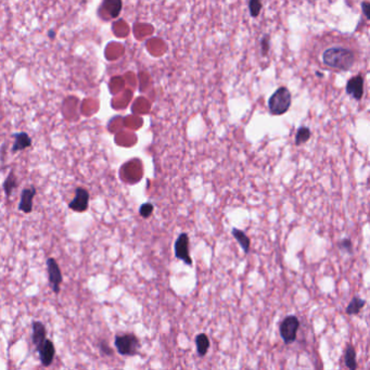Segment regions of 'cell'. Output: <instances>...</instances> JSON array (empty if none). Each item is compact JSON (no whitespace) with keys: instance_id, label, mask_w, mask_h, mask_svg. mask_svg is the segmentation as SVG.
Instances as JSON below:
<instances>
[{"instance_id":"cell-4","label":"cell","mask_w":370,"mask_h":370,"mask_svg":"<svg viewBox=\"0 0 370 370\" xmlns=\"http://www.w3.org/2000/svg\"><path fill=\"white\" fill-rule=\"evenodd\" d=\"M299 328V320L296 316H287L286 318L281 321L279 327L280 337L283 338L286 344H291L296 340V334Z\"/></svg>"},{"instance_id":"cell-10","label":"cell","mask_w":370,"mask_h":370,"mask_svg":"<svg viewBox=\"0 0 370 370\" xmlns=\"http://www.w3.org/2000/svg\"><path fill=\"white\" fill-rule=\"evenodd\" d=\"M37 353L39 355V361L42 363V365L44 367H49L52 362L55 360V355H56V348L54 342L51 340L47 339L45 343L42 345Z\"/></svg>"},{"instance_id":"cell-22","label":"cell","mask_w":370,"mask_h":370,"mask_svg":"<svg viewBox=\"0 0 370 370\" xmlns=\"http://www.w3.org/2000/svg\"><path fill=\"white\" fill-rule=\"evenodd\" d=\"M271 49V37L269 35H264L261 40V54L263 57H266Z\"/></svg>"},{"instance_id":"cell-17","label":"cell","mask_w":370,"mask_h":370,"mask_svg":"<svg viewBox=\"0 0 370 370\" xmlns=\"http://www.w3.org/2000/svg\"><path fill=\"white\" fill-rule=\"evenodd\" d=\"M344 363L345 366L351 370H355L357 368V362H356V351L353 345H348V348L345 350L344 354Z\"/></svg>"},{"instance_id":"cell-18","label":"cell","mask_w":370,"mask_h":370,"mask_svg":"<svg viewBox=\"0 0 370 370\" xmlns=\"http://www.w3.org/2000/svg\"><path fill=\"white\" fill-rule=\"evenodd\" d=\"M365 304H366L365 299L354 296L353 298H352L350 304L348 305V307H346V314H349V315L358 314L361 312V309L365 306Z\"/></svg>"},{"instance_id":"cell-25","label":"cell","mask_w":370,"mask_h":370,"mask_svg":"<svg viewBox=\"0 0 370 370\" xmlns=\"http://www.w3.org/2000/svg\"><path fill=\"white\" fill-rule=\"evenodd\" d=\"M362 10H363V13L364 15L366 16V19L370 21V2L367 1V0H365V1L362 2Z\"/></svg>"},{"instance_id":"cell-7","label":"cell","mask_w":370,"mask_h":370,"mask_svg":"<svg viewBox=\"0 0 370 370\" xmlns=\"http://www.w3.org/2000/svg\"><path fill=\"white\" fill-rule=\"evenodd\" d=\"M89 192L83 187H77L75 189V197L71 202L69 203V209L74 212L84 213L89 208Z\"/></svg>"},{"instance_id":"cell-8","label":"cell","mask_w":370,"mask_h":370,"mask_svg":"<svg viewBox=\"0 0 370 370\" xmlns=\"http://www.w3.org/2000/svg\"><path fill=\"white\" fill-rule=\"evenodd\" d=\"M345 90L348 95L355 99L356 101H361L364 96V77L361 74H357L351 77L346 84Z\"/></svg>"},{"instance_id":"cell-20","label":"cell","mask_w":370,"mask_h":370,"mask_svg":"<svg viewBox=\"0 0 370 370\" xmlns=\"http://www.w3.org/2000/svg\"><path fill=\"white\" fill-rule=\"evenodd\" d=\"M263 8L262 0H249V11L252 17H257Z\"/></svg>"},{"instance_id":"cell-16","label":"cell","mask_w":370,"mask_h":370,"mask_svg":"<svg viewBox=\"0 0 370 370\" xmlns=\"http://www.w3.org/2000/svg\"><path fill=\"white\" fill-rule=\"evenodd\" d=\"M16 176L14 174L13 171H11L9 173V175L7 176V178H5V180L3 181V191H4V195L7 198H10L11 196H12V192L13 190L16 188L17 186V180H16Z\"/></svg>"},{"instance_id":"cell-5","label":"cell","mask_w":370,"mask_h":370,"mask_svg":"<svg viewBox=\"0 0 370 370\" xmlns=\"http://www.w3.org/2000/svg\"><path fill=\"white\" fill-rule=\"evenodd\" d=\"M175 257L183 261L187 266H192V260L189 253V236L187 233H180L174 243Z\"/></svg>"},{"instance_id":"cell-14","label":"cell","mask_w":370,"mask_h":370,"mask_svg":"<svg viewBox=\"0 0 370 370\" xmlns=\"http://www.w3.org/2000/svg\"><path fill=\"white\" fill-rule=\"evenodd\" d=\"M196 348L197 353L200 357H204L207 355L210 349V340L205 333H199L196 337Z\"/></svg>"},{"instance_id":"cell-9","label":"cell","mask_w":370,"mask_h":370,"mask_svg":"<svg viewBox=\"0 0 370 370\" xmlns=\"http://www.w3.org/2000/svg\"><path fill=\"white\" fill-rule=\"evenodd\" d=\"M36 192H37L36 188L33 186L31 188H25V189H23L21 193L19 207H17V210H19L20 212L26 213V214L32 213L33 202H34L35 196H36Z\"/></svg>"},{"instance_id":"cell-26","label":"cell","mask_w":370,"mask_h":370,"mask_svg":"<svg viewBox=\"0 0 370 370\" xmlns=\"http://www.w3.org/2000/svg\"><path fill=\"white\" fill-rule=\"evenodd\" d=\"M49 37H50V38H55V32L49 31Z\"/></svg>"},{"instance_id":"cell-2","label":"cell","mask_w":370,"mask_h":370,"mask_svg":"<svg viewBox=\"0 0 370 370\" xmlns=\"http://www.w3.org/2000/svg\"><path fill=\"white\" fill-rule=\"evenodd\" d=\"M292 103L290 90L286 86H280L268 100L269 112L273 115H283L289 111Z\"/></svg>"},{"instance_id":"cell-19","label":"cell","mask_w":370,"mask_h":370,"mask_svg":"<svg viewBox=\"0 0 370 370\" xmlns=\"http://www.w3.org/2000/svg\"><path fill=\"white\" fill-rule=\"evenodd\" d=\"M310 135H312V132H310V129L308 127L301 126L297 129V132L296 134V145L301 146L306 144L310 138Z\"/></svg>"},{"instance_id":"cell-13","label":"cell","mask_w":370,"mask_h":370,"mask_svg":"<svg viewBox=\"0 0 370 370\" xmlns=\"http://www.w3.org/2000/svg\"><path fill=\"white\" fill-rule=\"evenodd\" d=\"M231 233H232V236L234 237V239H236L238 243L240 244V246L242 248L244 253L248 254L250 252L251 241H250V238L246 236V233L242 230H240V229H238V228H232Z\"/></svg>"},{"instance_id":"cell-15","label":"cell","mask_w":370,"mask_h":370,"mask_svg":"<svg viewBox=\"0 0 370 370\" xmlns=\"http://www.w3.org/2000/svg\"><path fill=\"white\" fill-rule=\"evenodd\" d=\"M103 5L107 9V12L112 19H115L120 15L123 7L122 0H104Z\"/></svg>"},{"instance_id":"cell-1","label":"cell","mask_w":370,"mask_h":370,"mask_svg":"<svg viewBox=\"0 0 370 370\" xmlns=\"http://www.w3.org/2000/svg\"><path fill=\"white\" fill-rule=\"evenodd\" d=\"M324 66L338 71H350L355 66L357 54L351 47L343 45H333L328 47L321 54Z\"/></svg>"},{"instance_id":"cell-3","label":"cell","mask_w":370,"mask_h":370,"mask_svg":"<svg viewBox=\"0 0 370 370\" xmlns=\"http://www.w3.org/2000/svg\"><path fill=\"white\" fill-rule=\"evenodd\" d=\"M114 346L122 356H135L138 353L140 341L134 333H122L115 336Z\"/></svg>"},{"instance_id":"cell-27","label":"cell","mask_w":370,"mask_h":370,"mask_svg":"<svg viewBox=\"0 0 370 370\" xmlns=\"http://www.w3.org/2000/svg\"><path fill=\"white\" fill-rule=\"evenodd\" d=\"M316 75H317V76H319V77H322V76H324V74L318 73V72H317V73H316Z\"/></svg>"},{"instance_id":"cell-6","label":"cell","mask_w":370,"mask_h":370,"mask_svg":"<svg viewBox=\"0 0 370 370\" xmlns=\"http://www.w3.org/2000/svg\"><path fill=\"white\" fill-rule=\"evenodd\" d=\"M47 271H48V279L51 289L55 292V295L58 296L61 290L63 276L60 266H59V264L54 257H49L47 260Z\"/></svg>"},{"instance_id":"cell-24","label":"cell","mask_w":370,"mask_h":370,"mask_svg":"<svg viewBox=\"0 0 370 370\" xmlns=\"http://www.w3.org/2000/svg\"><path fill=\"white\" fill-rule=\"evenodd\" d=\"M339 246L341 250L346 251L348 253H352V241L350 239L341 240V241H340V243H339Z\"/></svg>"},{"instance_id":"cell-11","label":"cell","mask_w":370,"mask_h":370,"mask_svg":"<svg viewBox=\"0 0 370 370\" xmlns=\"http://www.w3.org/2000/svg\"><path fill=\"white\" fill-rule=\"evenodd\" d=\"M47 340V329L42 321L32 322V341L36 351H38Z\"/></svg>"},{"instance_id":"cell-12","label":"cell","mask_w":370,"mask_h":370,"mask_svg":"<svg viewBox=\"0 0 370 370\" xmlns=\"http://www.w3.org/2000/svg\"><path fill=\"white\" fill-rule=\"evenodd\" d=\"M12 136L14 138L12 149H11V151H12V152L23 151V150H25V149L29 148V147L32 146L31 137L28 136V134H26L24 132L13 134Z\"/></svg>"},{"instance_id":"cell-23","label":"cell","mask_w":370,"mask_h":370,"mask_svg":"<svg viewBox=\"0 0 370 370\" xmlns=\"http://www.w3.org/2000/svg\"><path fill=\"white\" fill-rule=\"evenodd\" d=\"M98 348L100 353L103 354L104 356H112L113 355V351L110 348V345L108 344L107 341H100L98 344Z\"/></svg>"},{"instance_id":"cell-21","label":"cell","mask_w":370,"mask_h":370,"mask_svg":"<svg viewBox=\"0 0 370 370\" xmlns=\"http://www.w3.org/2000/svg\"><path fill=\"white\" fill-rule=\"evenodd\" d=\"M154 211L153 204L150 202H146L144 204L140 205L139 208V215L143 217V219H149V217L152 215Z\"/></svg>"}]
</instances>
